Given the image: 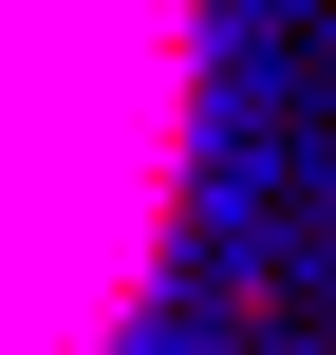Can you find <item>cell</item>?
Wrapping results in <instances>:
<instances>
[{
  "label": "cell",
  "mask_w": 336,
  "mask_h": 355,
  "mask_svg": "<svg viewBox=\"0 0 336 355\" xmlns=\"http://www.w3.org/2000/svg\"><path fill=\"white\" fill-rule=\"evenodd\" d=\"M206 0H0V355H112L187 206Z\"/></svg>",
  "instance_id": "cell-1"
}]
</instances>
